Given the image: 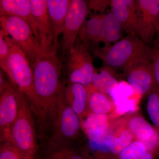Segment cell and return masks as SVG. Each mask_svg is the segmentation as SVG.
I'll return each instance as SVG.
<instances>
[{
	"label": "cell",
	"mask_w": 159,
	"mask_h": 159,
	"mask_svg": "<svg viewBox=\"0 0 159 159\" xmlns=\"http://www.w3.org/2000/svg\"><path fill=\"white\" fill-rule=\"evenodd\" d=\"M142 142L145 145L147 151L152 154L154 157L159 155V134L157 131L150 139Z\"/></svg>",
	"instance_id": "obj_32"
},
{
	"label": "cell",
	"mask_w": 159,
	"mask_h": 159,
	"mask_svg": "<svg viewBox=\"0 0 159 159\" xmlns=\"http://www.w3.org/2000/svg\"><path fill=\"white\" fill-rule=\"evenodd\" d=\"M86 87L88 94V114L108 115L113 112H114L115 106L110 96L97 90L92 84Z\"/></svg>",
	"instance_id": "obj_19"
},
{
	"label": "cell",
	"mask_w": 159,
	"mask_h": 159,
	"mask_svg": "<svg viewBox=\"0 0 159 159\" xmlns=\"http://www.w3.org/2000/svg\"><path fill=\"white\" fill-rule=\"evenodd\" d=\"M6 33L2 29L0 30V66L2 70L6 68L9 55V47L6 39Z\"/></svg>",
	"instance_id": "obj_30"
},
{
	"label": "cell",
	"mask_w": 159,
	"mask_h": 159,
	"mask_svg": "<svg viewBox=\"0 0 159 159\" xmlns=\"http://www.w3.org/2000/svg\"><path fill=\"white\" fill-rule=\"evenodd\" d=\"M134 93H135L133 89L128 83L122 82L119 83L114 89L110 97L116 107L120 103L133 98Z\"/></svg>",
	"instance_id": "obj_24"
},
{
	"label": "cell",
	"mask_w": 159,
	"mask_h": 159,
	"mask_svg": "<svg viewBox=\"0 0 159 159\" xmlns=\"http://www.w3.org/2000/svg\"><path fill=\"white\" fill-rule=\"evenodd\" d=\"M104 16L101 14L91 16L80 28L78 37L89 51L92 49L94 51L102 42Z\"/></svg>",
	"instance_id": "obj_15"
},
{
	"label": "cell",
	"mask_w": 159,
	"mask_h": 159,
	"mask_svg": "<svg viewBox=\"0 0 159 159\" xmlns=\"http://www.w3.org/2000/svg\"><path fill=\"white\" fill-rule=\"evenodd\" d=\"M0 16H16L25 21L32 28L35 37L39 43L31 11L30 0H1Z\"/></svg>",
	"instance_id": "obj_16"
},
{
	"label": "cell",
	"mask_w": 159,
	"mask_h": 159,
	"mask_svg": "<svg viewBox=\"0 0 159 159\" xmlns=\"http://www.w3.org/2000/svg\"><path fill=\"white\" fill-rule=\"evenodd\" d=\"M115 134L119 139V143L117 148V154L120 153L124 148L130 145L133 142L134 136L126 126L119 131V134Z\"/></svg>",
	"instance_id": "obj_29"
},
{
	"label": "cell",
	"mask_w": 159,
	"mask_h": 159,
	"mask_svg": "<svg viewBox=\"0 0 159 159\" xmlns=\"http://www.w3.org/2000/svg\"><path fill=\"white\" fill-rule=\"evenodd\" d=\"M30 2L43 50L45 52L54 50L53 26L48 11V0H30Z\"/></svg>",
	"instance_id": "obj_12"
},
{
	"label": "cell",
	"mask_w": 159,
	"mask_h": 159,
	"mask_svg": "<svg viewBox=\"0 0 159 159\" xmlns=\"http://www.w3.org/2000/svg\"><path fill=\"white\" fill-rule=\"evenodd\" d=\"M153 52V48L138 36L128 34L108 48L98 47L94 54L106 66L123 71L137 63L151 61Z\"/></svg>",
	"instance_id": "obj_2"
},
{
	"label": "cell",
	"mask_w": 159,
	"mask_h": 159,
	"mask_svg": "<svg viewBox=\"0 0 159 159\" xmlns=\"http://www.w3.org/2000/svg\"><path fill=\"white\" fill-rule=\"evenodd\" d=\"M6 39L9 52L6 68L3 71L9 77L12 85L25 95L33 113L38 120L39 106L34 89L33 70L31 63L21 49L6 34Z\"/></svg>",
	"instance_id": "obj_3"
},
{
	"label": "cell",
	"mask_w": 159,
	"mask_h": 159,
	"mask_svg": "<svg viewBox=\"0 0 159 159\" xmlns=\"http://www.w3.org/2000/svg\"><path fill=\"white\" fill-rule=\"evenodd\" d=\"M81 126L91 142L103 144V139L108 134L110 122L108 115L89 113L81 121Z\"/></svg>",
	"instance_id": "obj_14"
},
{
	"label": "cell",
	"mask_w": 159,
	"mask_h": 159,
	"mask_svg": "<svg viewBox=\"0 0 159 159\" xmlns=\"http://www.w3.org/2000/svg\"><path fill=\"white\" fill-rule=\"evenodd\" d=\"M33 113L29 99L21 92L18 114L11 126L9 142L26 159H34L37 151Z\"/></svg>",
	"instance_id": "obj_4"
},
{
	"label": "cell",
	"mask_w": 159,
	"mask_h": 159,
	"mask_svg": "<svg viewBox=\"0 0 159 159\" xmlns=\"http://www.w3.org/2000/svg\"><path fill=\"white\" fill-rule=\"evenodd\" d=\"M0 159H26L10 142H2L0 147Z\"/></svg>",
	"instance_id": "obj_27"
},
{
	"label": "cell",
	"mask_w": 159,
	"mask_h": 159,
	"mask_svg": "<svg viewBox=\"0 0 159 159\" xmlns=\"http://www.w3.org/2000/svg\"><path fill=\"white\" fill-rule=\"evenodd\" d=\"M111 12L119 21L122 30L136 35L137 14L136 0H111Z\"/></svg>",
	"instance_id": "obj_13"
},
{
	"label": "cell",
	"mask_w": 159,
	"mask_h": 159,
	"mask_svg": "<svg viewBox=\"0 0 159 159\" xmlns=\"http://www.w3.org/2000/svg\"><path fill=\"white\" fill-rule=\"evenodd\" d=\"M0 21L2 29L21 49L31 64L45 52L25 21L11 16H1Z\"/></svg>",
	"instance_id": "obj_6"
},
{
	"label": "cell",
	"mask_w": 159,
	"mask_h": 159,
	"mask_svg": "<svg viewBox=\"0 0 159 159\" xmlns=\"http://www.w3.org/2000/svg\"><path fill=\"white\" fill-rule=\"evenodd\" d=\"M72 0H48V9L54 33V48L57 51L58 39L62 34L66 16Z\"/></svg>",
	"instance_id": "obj_18"
},
{
	"label": "cell",
	"mask_w": 159,
	"mask_h": 159,
	"mask_svg": "<svg viewBox=\"0 0 159 159\" xmlns=\"http://www.w3.org/2000/svg\"><path fill=\"white\" fill-rule=\"evenodd\" d=\"M147 152L145 145L140 141H134L119 153L120 159H142Z\"/></svg>",
	"instance_id": "obj_26"
},
{
	"label": "cell",
	"mask_w": 159,
	"mask_h": 159,
	"mask_svg": "<svg viewBox=\"0 0 159 159\" xmlns=\"http://www.w3.org/2000/svg\"><path fill=\"white\" fill-rule=\"evenodd\" d=\"M138 101L137 98H134L116 106L113 112L114 116H121L135 111L138 108Z\"/></svg>",
	"instance_id": "obj_28"
},
{
	"label": "cell",
	"mask_w": 159,
	"mask_h": 159,
	"mask_svg": "<svg viewBox=\"0 0 159 159\" xmlns=\"http://www.w3.org/2000/svg\"><path fill=\"white\" fill-rule=\"evenodd\" d=\"M128 83L139 96L149 95L156 89L151 61L137 63L123 70Z\"/></svg>",
	"instance_id": "obj_11"
},
{
	"label": "cell",
	"mask_w": 159,
	"mask_h": 159,
	"mask_svg": "<svg viewBox=\"0 0 159 159\" xmlns=\"http://www.w3.org/2000/svg\"><path fill=\"white\" fill-rule=\"evenodd\" d=\"M21 92L9 80L0 91V138L1 142H9L11 126L19 109Z\"/></svg>",
	"instance_id": "obj_8"
},
{
	"label": "cell",
	"mask_w": 159,
	"mask_h": 159,
	"mask_svg": "<svg viewBox=\"0 0 159 159\" xmlns=\"http://www.w3.org/2000/svg\"><path fill=\"white\" fill-rule=\"evenodd\" d=\"M151 61L153 66L156 90L159 93V46L157 43L153 48Z\"/></svg>",
	"instance_id": "obj_31"
},
{
	"label": "cell",
	"mask_w": 159,
	"mask_h": 159,
	"mask_svg": "<svg viewBox=\"0 0 159 159\" xmlns=\"http://www.w3.org/2000/svg\"><path fill=\"white\" fill-rule=\"evenodd\" d=\"M34 89L39 108L38 121L41 130L54 122L57 97L61 89V63L54 50L43 52L31 64Z\"/></svg>",
	"instance_id": "obj_1"
},
{
	"label": "cell",
	"mask_w": 159,
	"mask_h": 159,
	"mask_svg": "<svg viewBox=\"0 0 159 159\" xmlns=\"http://www.w3.org/2000/svg\"><path fill=\"white\" fill-rule=\"evenodd\" d=\"M66 64L68 82L80 84L87 86L92 83L95 69L89 51L77 37L69 51Z\"/></svg>",
	"instance_id": "obj_7"
},
{
	"label": "cell",
	"mask_w": 159,
	"mask_h": 159,
	"mask_svg": "<svg viewBox=\"0 0 159 159\" xmlns=\"http://www.w3.org/2000/svg\"><path fill=\"white\" fill-rule=\"evenodd\" d=\"M147 111L148 116L159 134V93L156 89L148 95Z\"/></svg>",
	"instance_id": "obj_25"
},
{
	"label": "cell",
	"mask_w": 159,
	"mask_h": 159,
	"mask_svg": "<svg viewBox=\"0 0 159 159\" xmlns=\"http://www.w3.org/2000/svg\"><path fill=\"white\" fill-rule=\"evenodd\" d=\"M109 0H89L86 1L89 11L93 10L100 13L104 12L110 4Z\"/></svg>",
	"instance_id": "obj_33"
},
{
	"label": "cell",
	"mask_w": 159,
	"mask_h": 159,
	"mask_svg": "<svg viewBox=\"0 0 159 159\" xmlns=\"http://www.w3.org/2000/svg\"><path fill=\"white\" fill-rule=\"evenodd\" d=\"M64 93L66 102L82 121L87 115L88 94L87 87L75 83L64 84Z\"/></svg>",
	"instance_id": "obj_17"
},
{
	"label": "cell",
	"mask_w": 159,
	"mask_h": 159,
	"mask_svg": "<svg viewBox=\"0 0 159 159\" xmlns=\"http://www.w3.org/2000/svg\"><path fill=\"white\" fill-rule=\"evenodd\" d=\"M157 37H159V10L158 13V29H157Z\"/></svg>",
	"instance_id": "obj_34"
},
{
	"label": "cell",
	"mask_w": 159,
	"mask_h": 159,
	"mask_svg": "<svg viewBox=\"0 0 159 159\" xmlns=\"http://www.w3.org/2000/svg\"><path fill=\"white\" fill-rule=\"evenodd\" d=\"M113 159V158H107V159Z\"/></svg>",
	"instance_id": "obj_36"
},
{
	"label": "cell",
	"mask_w": 159,
	"mask_h": 159,
	"mask_svg": "<svg viewBox=\"0 0 159 159\" xmlns=\"http://www.w3.org/2000/svg\"><path fill=\"white\" fill-rule=\"evenodd\" d=\"M136 35L149 45L157 32L159 0H136Z\"/></svg>",
	"instance_id": "obj_10"
},
{
	"label": "cell",
	"mask_w": 159,
	"mask_h": 159,
	"mask_svg": "<svg viewBox=\"0 0 159 159\" xmlns=\"http://www.w3.org/2000/svg\"><path fill=\"white\" fill-rule=\"evenodd\" d=\"M122 26L119 21L111 12L104 14L102 42L104 48H108L112 43H117L122 37Z\"/></svg>",
	"instance_id": "obj_20"
},
{
	"label": "cell",
	"mask_w": 159,
	"mask_h": 159,
	"mask_svg": "<svg viewBox=\"0 0 159 159\" xmlns=\"http://www.w3.org/2000/svg\"><path fill=\"white\" fill-rule=\"evenodd\" d=\"M112 71V69L106 66L100 69L99 72L95 70L91 83L94 88L110 97L119 83L114 76Z\"/></svg>",
	"instance_id": "obj_21"
},
{
	"label": "cell",
	"mask_w": 159,
	"mask_h": 159,
	"mask_svg": "<svg viewBox=\"0 0 159 159\" xmlns=\"http://www.w3.org/2000/svg\"><path fill=\"white\" fill-rule=\"evenodd\" d=\"M126 126L133 136L141 142L148 141L157 131L143 117L138 115L130 117Z\"/></svg>",
	"instance_id": "obj_22"
},
{
	"label": "cell",
	"mask_w": 159,
	"mask_h": 159,
	"mask_svg": "<svg viewBox=\"0 0 159 159\" xmlns=\"http://www.w3.org/2000/svg\"><path fill=\"white\" fill-rule=\"evenodd\" d=\"M48 159H84L70 145L49 144L47 152Z\"/></svg>",
	"instance_id": "obj_23"
},
{
	"label": "cell",
	"mask_w": 159,
	"mask_h": 159,
	"mask_svg": "<svg viewBox=\"0 0 159 159\" xmlns=\"http://www.w3.org/2000/svg\"><path fill=\"white\" fill-rule=\"evenodd\" d=\"M156 43L159 46V37H157V40Z\"/></svg>",
	"instance_id": "obj_35"
},
{
	"label": "cell",
	"mask_w": 159,
	"mask_h": 159,
	"mask_svg": "<svg viewBox=\"0 0 159 159\" xmlns=\"http://www.w3.org/2000/svg\"><path fill=\"white\" fill-rule=\"evenodd\" d=\"M89 12L86 1L72 0L66 16L62 34L61 48L63 55L68 54L74 46Z\"/></svg>",
	"instance_id": "obj_9"
},
{
	"label": "cell",
	"mask_w": 159,
	"mask_h": 159,
	"mask_svg": "<svg viewBox=\"0 0 159 159\" xmlns=\"http://www.w3.org/2000/svg\"><path fill=\"white\" fill-rule=\"evenodd\" d=\"M62 83L57 97L56 115L52 128L53 134L49 144L70 145L81 128V120L66 101Z\"/></svg>",
	"instance_id": "obj_5"
}]
</instances>
